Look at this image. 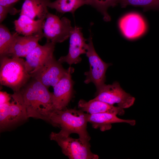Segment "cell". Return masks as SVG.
<instances>
[{
	"label": "cell",
	"instance_id": "24",
	"mask_svg": "<svg viewBox=\"0 0 159 159\" xmlns=\"http://www.w3.org/2000/svg\"><path fill=\"white\" fill-rule=\"evenodd\" d=\"M20 0H0V5L5 7L12 6L13 5Z\"/></svg>",
	"mask_w": 159,
	"mask_h": 159
},
{
	"label": "cell",
	"instance_id": "21",
	"mask_svg": "<svg viewBox=\"0 0 159 159\" xmlns=\"http://www.w3.org/2000/svg\"><path fill=\"white\" fill-rule=\"evenodd\" d=\"M122 7L127 6L141 7L144 11L153 9L159 10V0H118Z\"/></svg>",
	"mask_w": 159,
	"mask_h": 159
},
{
	"label": "cell",
	"instance_id": "23",
	"mask_svg": "<svg viewBox=\"0 0 159 159\" xmlns=\"http://www.w3.org/2000/svg\"><path fill=\"white\" fill-rule=\"evenodd\" d=\"M19 11L12 6L5 7L0 5V22L1 23L5 19L8 13L14 15Z\"/></svg>",
	"mask_w": 159,
	"mask_h": 159
},
{
	"label": "cell",
	"instance_id": "6",
	"mask_svg": "<svg viewBox=\"0 0 159 159\" xmlns=\"http://www.w3.org/2000/svg\"><path fill=\"white\" fill-rule=\"evenodd\" d=\"M88 41L86 54L88 59L90 68L89 71L84 73L86 77L84 82L86 84L90 82L94 83L97 92L105 84L106 72L111 64L104 62L97 54L93 45L91 34Z\"/></svg>",
	"mask_w": 159,
	"mask_h": 159
},
{
	"label": "cell",
	"instance_id": "16",
	"mask_svg": "<svg viewBox=\"0 0 159 159\" xmlns=\"http://www.w3.org/2000/svg\"><path fill=\"white\" fill-rule=\"evenodd\" d=\"M78 107L80 110L90 114L109 113L122 115L125 113L124 109L93 99L88 101L80 99L78 102Z\"/></svg>",
	"mask_w": 159,
	"mask_h": 159
},
{
	"label": "cell",
	"instance_id": "10",
	"mask_svg": "<svg viewBox=\"0 0 159 159\" xmlns=\"http://www.w3.org/2000/svg\"><path fill=\"white\" fill-rule=\"evenodd\" d=\"M74 71V69L70 66L53 87L52 99L56 109L62 110L66 108L72 98L74 82L71 74Z\"/></svg>",
	"mask_w": 159,
	"mask_h": 159
},
{
	"label": "cell",
	"instance_id": "4",
	"mask_svg": "<svg viewBox=\"0 0 159 159\" xmlns=\"http://www.w3.org/2000/svg\"><path fill=\"white\" fill-rule=\"evenodd\" d=\"M50 138L57 143L63 153L70 159H98L99 158L98 155L92 152L89 141L80 138H74L60 132H52Z\"/></svg>",
	"mask_w": 159,
	"mask_h": 159
},
{
	"label": "cell",
	"instance_id": "8",
	"mask_svg": "<svg viewBox=\"0 0 159 159\" xmlns=\"http://www.w3.org/2000/svg\"><path fill=\"white\" fill-rule=\"evenodd\" d=\"M93 99L100 100L110 105L116 104L123 109L130 107L134 104L135 98L125 92L117 82L112 84H105L98 91Z\"/></svg>",
	"mask_w": 159,
	"mask_h": 159
},
{
	"label": "cell",
	"instance_id": "17",
	"mask_svg": "<svg viewBox=\"0 0 159 159\" xmlns=\"http://www.w3.org/2000/svg\"><path fill=\"white\" fill-rule=\"evenodd\" d=\"M43 20H34L24 15H20L14 23L15 30L18 34L25 36L39 35L43 37Z\"/></svg>",
	"mask_w": 159,
	"mask_h": 159
},
{
	"label": "cell",
	"instance_id": "22",
	"mask_svg": "<svg viewBox=\"0 0 159 159\" xmlns=\"http://www.w3.org/2000/svg\"><path fill=\"white\" fill-rule=\"evenodd\" d=\"M118 0H91L90 5L95 8L103 16L106 21L111 20V17L107 12V10L110 6L114 7L118 3Z\"/></svg>",
	"mask_w": 159,
	"mask_h": 159
},
{
	"label": "cell",
	"instance_id": "18",
	"mask_svg": "<svg viewBox=\"0 0 159 159\" xmlns=\"http://www.w3.org/2000/svg\"><path fill=\"white\" fill-rule=\"evenodd\" d=\"M50 0H24L20 15H24L34 20H43L49 12L47 4Z\"/></svg>",
	"mask_w": 159,
	"mask_h": 159
},
{
	"label": "cell",
	"instance_id": "13",
	"mask_svg": "<svg viewBox=\"0 0 159 159\" xmlns=\"http://www.w3.org/2000/svg\"><path fill=\"white\" fill-rule=\"evenodd\" d=\"M55 44L47 42L43 45L39 44L25 57V66L29 74L54 57L53 53Z\"/></svg>",
	"mask_w": 159,
	"mask_h": 159
},
{
	"label": "cell",
	"instance_id": "2",
	"mask_svg": "<svg viewBox=\"0 0 159 159\" xmlns=\"http://www.w3.org/2000/svg\"><path fill=\"white\" fill-rule=\"evenodd\" d=\"M87 113L80 109H55L51 114L48 122L54 127H60V132L65 135L77 133L79 138L89 141L91 137L87 130Z\"/></svg>",
	"mask_w": 159,
	"mask_h": 159
},
{
	"label": "cell",
	"instance_id": "7",
	"mask_svg": "<svg viewBox=\"0 0 159 159\" xmlns=\"http://www.w3.org/2000/svg\"><path fill=\"white\" fill-rule=\"evenodd\" d=\"M42 25L43 37L47 42L61 43L69 37L73 27L70 21L65 17L61 19L49 12Z\"/></svg>",
	"mask_w": 159,
	"mask_h": 159
},
{
	"label": "cell",
	"instance_id": "15",
	"mask_svg": "<svg viewBox=\"0 0 159 159\" xmlns=\"http://www.w3.org/2000/svg\"><path fill=\"white\" fill-rule=\"evenodd\" d=\"M87 119L88 122L91 124L93 128H99L103 132L110 129L113 123H125L132 126L135 125L136 123L135 120L120 119L116 115L109 113H87Z\"/></svg>",
	"mask_w": 159,
	"mask_h": 159
},
{
	"label": "cell",
	"instance_id": "3",
	"mask_svg": "<svg viewBox=\"0 0 159 159\" xmlns=\"http://www.w3.org/2000/svg\"><path fill=\"white\" fill-rule=\"evenodd\" d=\"M31 78L26 70L25 60L21 57L0 58V83L11 88L14 92L19 91Z\"/></svg>",
	"mask_w": 159,
	"mask_h": 159
},
{
	"label": "cell",
	"instance_id": "14",
	"mask_svg": "<svg viewBox=\"0 0 159 159\" xmlns=\"http://www.w3.org/2000/svg\"><path fill=\"white\" fill-rule=\"evenodd\" d=\"M12 47L8 56L12 57H26L39 44V41L42 37L37 35L21 36L16 32Z\"/></svg>",
	"mask_w": 159,
	"mask_h": 159
},
{
	"label": "cell",
	"instance_id": "1",
	"mask_svg": "<svg viewBox=\"0 0 159 159\" xmlns=\"http://www.w3.org/2000/svg\"><path fill=\"white\" fill-rule=\"evenodd\" d=\"M28 118L40 119L49 122L56 109L53 103L52 92L38 80L32 78L21 90Z\"/></svg>",
	"mask_w": 159,
	"mask_h": 159
},
{
	"label": "cell",
	"instance_id": "12",
	"mask_svg": "<svg viewBox=\"0 0 159 159\" xmlns=\"http://www.w3.org/2000/svg\"><path fill=\"white\" fill-rule=\"evenodd\" d=\"M119 26L123 35L130 39H136L143 35L147 29L143 17L135 12L128 13L121 18Z\"/></svg>",
	"mask_w": 159,
	"mask_h": 159
},
{
	"label": "cell",
	"instance_id": "11",
	"mask_svg": "<svg viewBox=\"0 0 159 159\" xmlns=\"http://www.w3.org/2000/svg\"><path fill=\"white\" fill-rule=\"evenodd\" d=\"M69 52L65 56L61 57L58 61L61 64L66 62L70 65L80 62L82 59L81 55L86 54L87 44V39L83 37L82 28L75 26L69 37Z\"/></svg>",
	"mask_w": 159,
	"mask_h": 159
},
{
	"label": "cell",
	"instance_id": "5",
	"mask_svg": "<svg viewBox=\"0 0 159 159\" xmlns=\"http://www.w3.org/2000/svg\"><path fill=\"white\" fill-rule=\"evenodd\" d=\"M20 91L11 95V98L0 104V128L3 130L28 118Z\"/></svg>",
	"mask_w": 159,
	"mask_h": 159
},
{
	"label": "cell",
	"instance_id": "19",
	"mask_svg": "<svg viewBox=\"0 0 159 159\" xmlns=\"http://www.w3.org/2000/svg\"><path fill=\"white\" fill-rule=\"evenodd\" d=\"M91 2V0H56L53 2L50 1L47 6L60 13L70 12L74 15L79 8L85 4L90 5Z\"/></svg>",
	"mask_w": 159,
	"mask_h": 159
},
{
	"label": "cell",
	"instance_id": "9",
	"mask_svg": "<svg viewBox=\"0 0 159 159\" xmlns=\"http://www.w3.org/2000/svg\"><path fill=\"white\" fill-rule=\"evenodd\" d=\"M61 63L54 57H52L29 74L49 88L53 87L67 72Z\"/></svg>",
	"mask_w": 159,
	"mask_h": 159
},
{
	"label": "cell",
	"instance_id": "20",
	"mask_svg": "<svg viewBox=\"0 0 159 159\" xmlns=\"http://www.w3.org/2000/svg\"><path fill=\"white\" fill-rule=\"evenodd\" d=\"M14 33L12 34L4 25H0V57L8 56L14 41Z\"/></svg>",
	"mask_w": 159,
	"mask_h": 159
}]
</instances>
